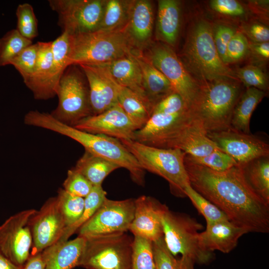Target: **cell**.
<instances>
[{"label":"cell","mask_w":269,"mask_h":269,"mask_svg":"<svg viewBox=\"0 0 269 269\" xmlns=\"http://www.w3.org/2000/svg\"><path fill=\"white\" fill-rule=\"evenodd\" d=\"M191 187L249 232L269 231V205L247 181L237 165L224 171L184 162Z\"/></svg>","instance_id":"obj_1"},{"label":"cell","mask_w":269,"mask_h":269,"mask_svg":"<svg viewBox=\"0 0 269 269\" xmlns=\"http://www.w3.org/2000/svg\"><path fill=\"white\" fill-rule=\"evenodd\" d=\"M242 92L237 80L201 82L189 112L207 133L229 129L234 108Z\"/></svg>","instance_id":"obj_2"},{"label":"cell","mask_w":269,"mask_h":269,"mask_svg":"<svg viewBox=\"0 0 269 269\" xmlns=\"http://www.w3.org/2000/svg\"><path fill=\"white\" fill-rule=\"evenodd\" d=\"M132 46L124 29L69 35L68 65L100 64L132 53Z\"/></svg>","instance_id":"obj_3"},{"label":"cell","mask_w":269,"mask_h":269,"mask_svg":"<svg viewBox=\"0 0 269 269\" xmlns=\"http://www.w3.org/2000/svg\"><path fill=\"white\" fill-rule=\"evenodd\" d=\"M183 54L188 67L201 82L238 81L235 73L220 59L213 40L212 26L206 20L198 21L192 27Z\"/></svg>","instance_id":"obj_4"},{"label":"cell","mask_w":269,"mask_h":269,"mask_svg":"<svg viewBox=\"0 0 269 269\" xmlns=\"http://www.w3.org/2000/svg\"><path fill=\"white\" fill-rule=\"evenodd\" d=\"M134 156L144 170L166 180L172 190L184 195L190 181L184 165L185 153L182 150L145 145L134 140H120Z\"/></svg>","instance_id":"obj_5"},{"label":"cell","mask_w":269,"mask_h":269,"mask_svg":"<svg viewBox=\"0 0 269 269\" xmlns=\"http://www.w3.org/2000/svg\"><path fill=\"white\" fill-rule=\"evenodd\" d=\"M56 132L75 140L84 147L85 151L112 162L120 168L126 169L135 183L143 185L144 170L120 140L88 133L61 123L57 125Z\"/></svg>","instance_id":"obj_6"},{"label":"cell","mask_w":269,"mask_h":269,"mask_svg":"<svg viewBox=\"0 0 269 269\" xmlns=\"http://www.w3.org/2000/svg\"><path fill=\"white\" fill-rule=\"evenodd\" d=\"M84 238L79 267L87 269H132L134 239L126 233Z\"/></svg>","instance_id":"obj_7"},{"label":"cell","mask_w":269,"mask_h":269,"mask_svg":"<svg viewBox=\"0 0 269 269\" xmlns=\"http://www.w3.org/2000/svg\"><path fill=\"white\" fill-rule=\"evenodd\" d=\"M56 96L58 103L50 114L59 122L74 126L92 115L88 83L77 65H71L65 70L58 85Z\"/></svg>","instance_id":"obj_8"},{"label":"cell","mask_w":269,"mask_h":269,"mask_svg":"<svg viewBox=\"0 0 269 269\" xmlns=\"http://www.w3.org/2000/svg\"><path fill=\"white\" fill-rule=\"evenodd\" d=\"M162 225L164 241L173 257L180 254L199 264H207L213 259V253L200 245L198 231L203 226L196 220L168 208L163 215Z\"/></svg>","instance_id":"obj_9"},{"label":"cell","mask_w":269,"mask_h":269,"mask_svg":"<svg viewBox=\"0 0 269 269\" xmlns=\"http://www.w3.org/2000/svg\"><path fill=\"white\" fill-rule=\"evenodd\" d=\"M142 53L169 80L174 91L189 108L197 95L200 83L192 77L171 47L161 42H151Z\"/></svg>","instance_id":"obj_10"},{"label":"cell","mask_w":269,"mask_h":269,"mask_svg":"<svg viewBox=\"0 0 269 269\" xmlns=\"http://www.w3.org/2000/svg\"><path fill=\"white\" fill-rule=\"evenodd\" d=\"M106 0H49L50 7L58 14V24L69 35L98 30Z\"/></svg>","instance_id":"obj_11"},{"label":"cell","mask_w":269,"mask_h":269,"mask_svg":"<svg viewBox=\"0 0 269 269\" xmlns=\"http://www.w3.org/2000/svg\"><path fill=\"white\" fill-rule=\"evenodd\" d=\"M134 200H113L106 198L76 233L84 237L127 233L134 218Z\"/></svg>","instance_id":"obj_12"},{"label":"cell","mask_w":269,"mask_h":269,"mask_svg":"<svg viewBox=\"0 0 269 269\" xmlns=\"http://www.w3.org/2000/svg\"><path fill=\"white\" fill-rule=\"evenodd\" d=\"M193 120L189 110L174 114H152L146 124L134 132L133 140L158 148H176Z\"/></svg>","instance_id":"obj_13"},{"label":"cell","mask_w":269,"mask_h":269,"mask_svg":"<svg viewBox=\"0 0 269 269\" xmlns=\"http://www.w3.org/2000/svg\"><path fill=\"white\" fill-rule=\"evenodd\" d=\"M36 211L34 209L20 211L0 226V251L18 268L30 256L32 238L29 222Z\"/></svg>","instance_id":"obj_14"},{"label":"cell","mask_w":269,"mask_h":269,"mask_svg":"<svg viewBox=\"0 0 269 269\" xmlns=\"http://www.w3.org/2000/svg\"><path fill=\"white\" fill-rule=\"evenodd\" d=\"M219 149L233 158L238 165L255 159L269 156V145L263 138L231 128L207 133Z\"/></svg>","instance_id":"obj_15"},{"label":"cell","mask_w":269,"mask_h":269,"mask_svg":"<svg viewBox=\"0 0 269 269\" xmlns=\"http://www.w3.org/2000/svg\"><path fill=\"white\" fill-rule=\"evenodd\" d=\"M32 255L41 253L57 243L66 227L56 197L49 198L31 217Z\"/></svg>","instance_id":"obj_16"},{"label":"cell","mask_w":269,"mask_h":269,"mask_svg":"<svg viewBox=\"0 0 269 269\" xmlns=\"http://www.w3.org/2000/svg\"><path fill=\"white\" fill-rule=\"evenodd\" d=\"M75 128L94 134H102L120 140H133L137 127L117 104L103 113L79 121Z\"/></svg>","instance_id":"obj_17"},{"label":"cell","mask_w":269,"mask_h":269,"mask_svg":"<svg viewBox=\"0 0 269 269\" xmlns=\"http://www.w3.org/2000/svg\"><path fill=\"white\" fill-rule=\"evenodd\" d=\"M168 209L150 196L142 195L134 200L133 220L130 227L134 235L156 242L163 238L162 218Z\"/></svg>","instance_id":"obj_18"},{"label":"cell","mask_w":269,"mask_h":269,"mask_svg":"<svg viewBox=\"0 0 269 269\" xmlns=\"http://www.w3.org/2000/svg\"><path fill=\"white\" fill-rule=\"evenodd\" d=\"M77 65L88 83L92 115L101 114L118 104L114 80L103 64Z\"/></svg>","instance_id":"obj_19"},{"label":"cell","mask_w":269,"mask_h":269,"mask_svg":"<svg viewBox=\"0 0 269 269\" xmlns=\"http://www.w3.org/2000/svg\"><path fill=\"white\" fill-rule=\"evenodd\" d=\"M206 230L199 234V243L205 251L228 253L237 246L239 238L249 231L230 220L206 223Z\"/></svg>","instance_id":"obj_20"},{"label":"cell","mask_w":269,"mask_h":269,"mask_svg":"<svg viewBox=\"0 0 269 269\" xmlns=\"http://www.w3.org/2000/svg\"><path fill=\"white\" fill-rule=\"evenodd\" d=\"M151 2L135 0L129 21L124 28L132 46L142 52L151 43L154 15Z\"/></svg>","instance_id":"obj_21"},{"label":"cell","mask_w":269,"mask_h":269,"mask_svg":"<svg viewBox=\"0 0 269 269\" xmlns=\"http://www.w3.org/2000/svg\"><path fill=\"white\" fill-rule=\"evenodd\" d=\"M134 51L130 55L102 64L118 84L133 91L151 105L143 88L141 69L134 57Z\"/></svg>","instance_id":"obj_22"},{"label":"cell","mask_w":269,"mask_h":269,"mask_svg":"<svg viewBox=\"0 0 269 269\" xmlns=\"http://www.w3.org/2000/svg\"><path fill=\"white\" fill-rule=\"evenodd\" d=\"M85 242L84 237L57 242L42 252L45 269H72L79 267Z\"/></svg>","instance_id":"obj_23"},{"label":"cell","mask_w":269,"mask_h":269,"mask_svg":"<svg viewBox=\"0 0 269 269\" xmlns=\"http://www.w3.org/2000/svg\"><path fill=\"white\" fill-rule=\"evenodd\" d=\"M37 42L38 55L34 70L23 82L32 92L35 99L46 100L54 97L49 87L52 63V41Z\"/></svg>","instance_id":"obj_24"},{"label":"cell","mask_w":269,"mask_h":269,"mask_svg":"<svg viewBox=\"0 0 269 269\" xmlns=\"http://www.w3.org/2000/svg\"><path fill=\"white\" fill-rule=\"evenodd\" d=\"M180 23V2L176 0H158L155 29L156 39L170 47L174 46Z\"/></svg>","instance_id":"obj_25"},{"label":"cell","mask_w":269,"mask_h":269,"mask_svg":"<svg viewBox=\"0 0 269 269\" xmlns=\"http://www.w3.org/2000/svg\"><path fill=\"white\" fill-rule=\"evenodd\" d=\"M134 54L141 69L146 95L153 108L163 98L175 91L169 80L144 57L142 52L135 50Z\"/></svg>","instance_id":"obj_26"},{"label":"cell","mask_w":269,"mask_h":269,"mask_svg":"<svg viewBox=\"0 0 269 269\" xmlns=\"http://www.w3.org/2000/svg\"><path fill=\"white\" fill-rule=\"evenodd\" d=\"M114 82L119 105L138 130L141 128L151 116L152 106L133 91Z\"/></svg>","instance_id":"obj_27"},{"label":"cell","mask_w":269,"mask_h":269,"mask_svg":"<svg viewBox=\"0 0 269 269\" xmlns=\"http://www.w3.org/2000/svg\"><path fill=\"white\" fill-rule=\"evenodd\" d=\"M176 148L186 154L197 157L207 155L219 149L207 136L200 123L194 119L185 130Z\"/></svg>","instance_id":"obj_28"},{"label":"cell","mask_w":269,"mask_h":269,"mask_svg":"<svg viewBox=\"0 0 269 269\" xmlns=\"http://www.w3.org/2000/svg\"><path fill=\"white\" fill-rule=\"evenodd\" d=\"M266 92L255 88H247L242 92L233 110L231 128L250 133V124L253 113L266 96Z\"/></svg>","instance_id":"obj_29"},{"label":"cell","mask_w":269,"mask_h":269,"mask_svg":"<svg viewBox=\"0 0 269 269\" xmlns=\"http://www.w3.org/2000/svg\"><path fill=\"white\" fill-rule=\"evenodd\" d=\"M241 166L250 186L269 204V156L255 159Z\"/></svg>","instance_id":"obj_30"},{"label":"cell","mask_w":269,"mask_h":269,"mask_svg":"<svg viewBox=\"0 0 269 269\" xmlns=\"http://www.w3.org/2000/svg\"><path fill=\"white\" fill-rule=\"evenodd\" d=\"M74 168L93 186H98L102 185L105 178L120 167L112 162L85 151Z\"/></svg>","instance_id":"obj_31"},{"label":"cell","mask_w":269,"mask_h":269,"mask_svg":"<svg viewBox=\"0 0 269 269\" xmlns=\"http://www.w3.org/2000/svg\"><path fill=\"white\" fill-rule=\"evenodd\" d=\"M135 0H106L98 30L115 31L125 28L130 19Z\"/></svg>","instance_id":"obj_32"},{"label":"cell","mask_w":269,"mask_h":269,"mask_svg":"<svg viewBox=\"0 0 269 269\" xmlns=\"http://www.w3.org/2000/svg\"><path fill=\"white\" fill-rule=\"evenodd\" d=\"M69 51V34L65 32L52 41V63L49 78V87L54 97L59 81L69 66L67 57Z\"/></svg>","instance_id":"obj_33"},{"label":"cell","mask_w":269,"mask_h":269,"mask_svg":"<svg viewBox=\"0 0 269 269\" xmlns=\"http://www.w3.org/2000/svg\"><path fill=\"white\" fill-rule=\"evenodd\" d=\"M107 192L102 185L93 186L88 195L84 198V209L80 219L72 226L65 229L63 236L58 242L68 240L79 228L95 213L106 197Z\"/></svg>","instance_id":"obj_34"},{"label":"cell","mask_w":269,"mask_h":269,"mask_svg":"<svg viewBox=\"0 0 269 269\" xmlns=\"http://www.w3.org/2000/svg\"><path fill=\"white\" fill-rule=\"evenodd\" d=\"M32 44L16 29L7 31L0 38V66L10 65L12 60L23 49Z\"/></svg>","instance_id":"obj_35"},{"label":"cell","mask_w":269,"mask_h":269,"mask_svg":"<svg viewBox=\"0 0 269 269\" xmlns=\"http://www.w3.org/2000/svg\"><path fill=\"white\" fill-rule=\"evenodd\" d=\"M56 197L63 214L66 228L76 223L82 216L84 209V198L72 195L63 188L59 189Z\"/></svg>","instance_id":"obj_36"},{"label":"cell","mask_w":269,"mask_h":269,"mask_svg":"<svg viewBox=\"0 0 269 269\" xmlns=\"http://www.w3.org/2000/svg\"><path fill=\"white\" fill-rule=\"evenodd\" d=\"M185 162L203 166L217 171H224L238 165L230 155L218 149L210 154L201 157L185 154Z\"/></svg>","instance_id":"obj_37"},{"label":"cell","mask_w":269,"mask_h":269,"mask_svg":"<svg viewBox=\"0 0 269 269\" xmlns=\"http://www.w3.org/2000/svg\"><path fill=\"white\" fill-rule=\"evenodd\" d=\"M183 193L190 199L200 214L204 216L206 223L229 220L222 211L194 190L190 184L184 188Z\"/></svg>","instance_id":"obj_38"},{"label":"cell","mask_w":269,"mask_h":269,"mask_svg":"<svg viewBox=\"0 0 269 269\" xmlns=\"http://www.w3.org/2000/svg\"><path fill=\"white\" fill-rule=\"evenodd\" d=\"M132 269H155L152 242L134 236Z\"/></svg>","instance_id":"obj_39"},{"label":"cell","mask_w":269,"mask_h":269,"mask_svg":"<svg viewBox=\"0 0 269 269\" xmlns=\"http://www.w3.org/2000/svg\"><path fill=\"white\" fill-rule=\"evenodd\" d=\"M16 15L17 31L29 40L35 38L38 34L37 20L32 5L28 3L19 4Z\"/></svg>","instance_id":"obj_40"},{"label":"cell","mask_w":269,"mask_h":269,"mask_svg":"<svg viewBox=\"0 0 269 269\" xmlns=\"http://www.w3.org/2000/svg\"><path fill=\"white\" fill-rule=\"evenodd\" d=\"M38 42L23 49L10 62L21 76L23 82L27 80L34 70L38 55Z\"/></svg>","instance_id":"obj_41"},{"label":"cell","mask_w":269,"mask_h":269,"mask_svg":"<svg viewBox=\"0 0 269 269\" xmlns=\"http://www.w3.org/2000/svg\"><path fill=\"white\" fill-rule=\"evenodd\" d=\"M235 75L238 80H240L247 88H255L264 92L268 89L267 76L258 66L246 65L239 68Z\"/></svg>","instance_id":"obj_42"},{"label":"cell","mask_w":269,"mask_h":269,"mask_svg":"<svg viewBox=\"0 0 269 269\" xmlns=\"http://www.w3.org/2000/svg\"><path fill=\"white\" fill-rule=\"evenodd\" d=\"M63 189L68 193L85 198L91 191L93 185L74 168L69 169L63 183Z\"/></svg>","instance_id":"obj_43"},{"label":"cell","mask_w":269,"mask_h":269,"mask_svg":"<svg viewBox=\"0 0 269 269\" xmlns=\"http://www.w3.org/2000/svg\"><path fill=\"white\" fill-rule=\"evenodd\" d=\"M249 52V42L242 31H237L229 41L226 51L227 64L245 58Z\"/></svg>","instance_id":"obj_44"},{"label":"cell","mask_w":269,"mask_h":269,"mask_svg":"<svg viewBox=\"0 0 269 269\" xmlns=\"http://www.w3.org/2000/svg\"><path fill=\"white\" fill-rule=\"evenodd\" d=\"M237 31L235 28L226 24H218L212 26L213 37L216 48L220 59L227 65V47Z\"/></svg>","instance_id":"obj_45"},{"label":"cell","mask_w":269,"mask_h":269,"mask_svg":"<svg viewBox=\"0 0 269 269\" xmlns=\"http://www.w3.org/2000/svg\"><path fill=\"white\" fill-rule=\"evenodd\" d=\"M189 110V108L177 93L174 92L161 100L153 107L152 114H174Z\"/></svg>","instance_id":"obj_46"},{"label":"cell","mask_w":269,"mask_h":269,"mask_svg":"<svg viewBox=\"0 0 269 269\" xmlns=\"http://www.w3.org/2000/svg\"><path fill=\"white\" fill-rule=\"evenodd\" d=\"M155 269H175V258L169 251L163 238L152 242Z\"/></svg>","instance_id":"obj_47"},{"label":"cell","mask_w":269,"mask_h":269,"mask_svg":"<svg viewBox=\"0 0 269 269\" xmlns=\"http://www.w3.org/2000/svg\"><path fill=\"white\" fill-rule=\"evenodd\" d=\"M210 6L215 12L224 15L241 16L245 13L243 6L235 0H212Z\"/></svg>","instance_id":"obj_48"},{"label":"cell","mask_w":269,"mask_h":269,"mask_svg":"<svg viewBox=\"0 0 269 269\" xmlns=\"http://www.w3.org/2000/svg\"><path fill=\"white\" fill-rule=\"evenodd\" d=\"M243 33L246 37H248L253 43H262L269 42V29L266 25L253 22L243 27Z\"/></svg>","instance_id":"obj_49"},{"label":"cell","mask_w":269,"mask_h":269,"mask_svg":"<svg viewBox=\"0 0 269 269\" xmlns=\"http://www.w3.org/2000/svg\"><path fill=\"white\" fill-rule=\"evenodd\" d=\"M249 52L255 57L267 61L269 58V42L249 43Z\"/></svg>","instance_id":"obj_50"},{"label":"cell","mask_w":269,"mask_h":269,"mask_svg":"<svg viewBox=\"0 0 269 269\" xmlns=\"http://www.w3.org/2000/svg\"><path fill=\"white\" fill-rule=\"evenodd\" d=\"M45 263L42 252L31 255L19 269H45Z\"/></svg>","instance_id":"obj_51"},{"label":"cell","mask_w":269,"mask_h":269,"mask_svg":"<svg viewBox=\"0 0 269 269\" xmlns=\"http://www.w3.org/2000/svg\"><path fill=\"white\" fill-rule=\"evenodd\" d=\"M195 262L186 256H181L178 259L175 258V269H194Z\"/></svg>","instance_id":"obj_52"},{"label":"cell","mask_w":269,"mask_h":269,"mask_svg":"<svg viewBox=\"0 0 269 269\" xmlns=\"http://www.w3.org/2000/svg\"><path fill=\"white\" fill-rule=\"evenodd\" d=\"M0 269H19L14 265L0 251Z\"/></svg>","instance_id":"obj_53"}]
</instances>
